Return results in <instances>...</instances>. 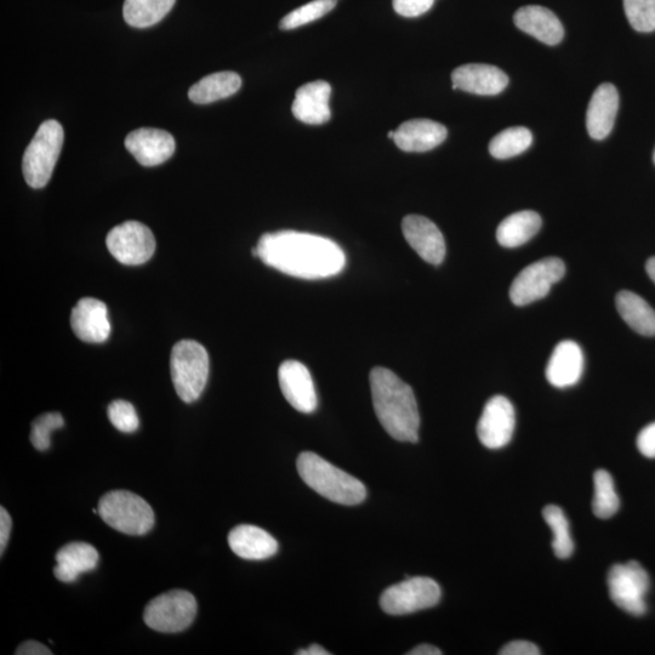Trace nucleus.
Here are the masks:
<instances>
[{"mask_svg": "<svg viewBox=\"0 0 655 655\" xmlns=\"http://www.w3.org/2000/svg\"><path fill=\"white\" fill-rule=\"evenodd\" d=\"M258 258L288 276L323 279L345 269L344 250L332 239L296 231L266 233L259 239Z\"/></svg>", "mask_w": 655, "mask_h": 655, "instance_id": "f257e3e1", "label": "nucleus"}, {"mask_svg": "<svg viewBox=\"0 0 655 655\" xmlns=\"http://www.w3.org/2000/svg\"><path fill=\"white\" fill-rule=\"evenodd\" d=\"M369 381L375 414L387 434L400 442L417 443L420 414L412 387L383 367L374 368Z\"/></svg>", "mask_w": 655, "mask_h": 655, "instance_id": "f03ea898", "label": "nucleus"}, {"mask_svg": "<svg viewBox=\"0 0 655 655\" xmlns=\"http://www.w3.org/2000/svg\"><path fill=\"white\" fill-rule=\"evenodd\" d=\"M296 465L307 486L333 503L358 505L367 498L366 486L360 480L328 463L320 455L301 453Z\"/></svg>", "mask_w": 655, "mask_h": 655, "instance_id": "7ed1b4c3", "label": "nucleus"}, {"mask_svg": "<svg viewBox=\"0 0 655 655\" xmlns=\"http://www.w3.org/2000/svg\"><path fill=\"white\" fill-rule=\"evenodd\" d=\"M64 128L58 121L49 119L39 127L27 146L22 172L32 189H43L53 176L56 163L64 146Z\"/></svg>", "mask_w": 655, "mask_h": 655, "instance_id": "20e7f679", "label": "nucleus"}, {"mask_svg": "<svg viewBox=\"0 0 655 655\" xmlns=\"http://www.w3.org/2000/svg\"><path fill=\"white\" fill-rule=\"evenodd\" d=\"M170 372L178 396L185 403L201 397L209 378V355L195 340H181L173 347Z\"/></svg>", "mask_w": 655, "mask_h": 655, "instance_id": "39448f33", "label": "nucleus"}, {"mask_svg": "<svg viewBox=\"0 0 655 655\" xmlns=\"http://www.w3.org/2000/svg\"><path fill=\"white\" fill-rule=\"evenodd\" d=\"M99 515L108 526L128 535H145L155 526V512L140 495L128 491L107 493L99 501Z\"/></svg>", "mask_w": 655, "mask_h": 655, "instance_id": "423d86ee", "label": "nucleus"}, {"mask_svg": "<svg viewBox=\"0 0 655 655\" xmlns=\"http://www.w3.org/2000/svg\"><path fill=\"white\" fill-rule=\"evenodd\" d=\"M197 611V601L191 592L172 590L148 603L144 620L152 630L163 634H176L190 628L196 619Z\"/></svg>", "mask_w": 655, "mask_h": 655, "instance_id": "0eeeda50", "label": "nucleus"}, {"mask_svg": "<svg viewBox=\"0 0 655 655\" xmlns=\"http://www.w3.org/2000/svg\"><path fill=\"white\" fill-rule=\"evenodd\" d=\"M648 573L640 563L631 561L615 565L608 574L609 596L615 605L629 614L641 617L647 612Z\"/></svg>", "mask_w": 655, "mask_h": 655, "instance_id": "6e6552de", "label": "nucleus"}, {"mask_svg": "<svg viewBox=\"0 0 655 655\" xmlns=\"http://www.w3.org/2000/svg\"><path fill=\"white\" fill-rule=\"evenodd\" d=\"M442 590L434 579L408 578L386 589L380 597V606L390 615H404L424 611L438 605Z\"/></svg>", "mask_w": 655, "mask_h": 655, "instance_id": "1a4fd4ad", "label": "nucleus"}, {"mask_svg": "<svg viewBox=\"0 0 655 655\" xmlns=\"http://www.w3.org/2000/svg\"><path fill=\"white\" fill-rule=\"evenodd\" d=\"M566 265L561 259L548 258L534 262L520 272L510 288V299L516 306H526L544 299L552 286L565 277Z\"/></svg>", "mask_w": 655, "mask_h": 655, "instance_id": "9d476101", "label": "nucleus"}, {"mask_svg": "<svg viewBox=\"0 0 655 655\" xmlns=\"http://www.w3.org/2000/svg\"><path fill=\"white\" fill-rule=\"evenodd\" d=\"M108 252L123 265L145 264L155 254L156 238L139 221H127L112 229L106 238Z\"/></svg>", "mask_w": 655, "mask_h": 655, "instance_id": "9b49d317", "label": "nucleus"}, {"mask_svg": "<svg viewBox=\"0 0 655 655\" xmlns=\"http://www.w3.org/2000/svg\"><path fill=\"white\" fill-rule=\"evenodd\" d=\"M516 426L515 408L508 398L494 396L484 406L477 425V435L484 447L500 449L508 446Z\"/></svg>", "mask_w": 655, "mask_h": 655, "instance_id": "f8f14e48", "label": "nucleus"}, {"mask_svg": "<svg viewBox=\"0 0 655 655\" xmlns=\"http://www.w3.org/2000/svg\"><path fill=\"white\" fill-rule=\"evenodd\" d=\"M279 386L290 406L300 413L315 412L318 404L310 370L299 361H286L278 370Z\"/></svg>", "mask_w": 655, "mask_h": 655, "instance_id": "ddd939ff", "label": "nucleus"}, {"mask_svg": "<svg viewBox=\"0 0 655 655\" xmlns=\"http://www.w3.org/2000/svg\"><path fill=\"white\" fill-rule=\"evenodd\" d=\"M404 238L421 259L441 265L446 258V241L435 222L420 215H408L402 221Z\"/></svg>", "mask_w": 655, "mask_h": 655, "instance_id": "4468645a", "label": "nucleus"}, {"mask_svg": "<svg viewBox=\"0 0 655 655\" xmlns=\"http://www.w3.org/2000/svg\"><path fill=\"white\" fill-rule=\"evenodd\" d=\"M125 147L144 167H157L174 155L175 140L168 131L141 128L131 131L125 139Z\"/></svg>", "mask_w": 655, "mask_h": 655, "instance_id": "2eb2a0df", "label": "nucleus"}, {"mask_svg": "<svg viewBox=\"0 0 655 655\" xmlns=\"http://www.w3.org/2000/svg\"><path fill=\"white\" fill-rule=\"evenodd\" d=\"M71 326L74 334L85 343H105L111 334L106 304L95 298L79 300L72 310Z\"/></svg>", "mask_w": 655, "mask_h": 655, "instance_id": "dca6fc26", "label": "nucleus"}, {"mask_svg": "<svg viewBox=\"0 0 655 655\" xmlns=\"http://www.w3.org/2000/svg\"><path fill=\"white\" fill-rule=\"evenodd\" d=\"M453 89L466 93L494 96L504 91L509 77L500 68L487 64H467L452 73Z\"/></svg>", "mask_w": 655, "mask_h": 655, "instance_id": "f3484780", "label": "nucleus"}, {"mask_svg": "<svg viewBox=\"0 0 655 655\" xmlns=\"http://www.w3.org/2000/svg\"><path fill=\"white\" fill-rule=\"evenodd\" d=\"M584 370V355L582 347L572 340H565L552 352L546 379L557 389H566L579 383Z\"/></svg>", "mask_w": 655, "mask_h": 655, "instance_id": "a211bd4d", "label": "nucleus"}, {"mask_svg": "<svg viewBox=\"0 0 655 655\" xmlns=\"http://www.w3.org/2000/svg\"><path fill=\"white\" fill-rule=\"evenodd\" d=\"M448 130L431 119H410L395 130L393 141L404 152H427L443 144Z\"/></svg>", "mask_w": 655, "mask_h": 655, "instance_id": "6ab92c4d", "label": "nucleus"}, {"mask_svg": "<svg viewBox=\"0 0 655 655\" xmlns=\"http://www.w3.org/2000/svg\"><path fill=\"white\" fill-rule=\"evenodd\" d=\"M332 87L328 82L306 83L296 90L292 106L293 115L300 122L310 125L327 123L332 117L329 99Z\"/></svg>", "mask_w": 655, "mask_h": 655, "instance_id": "aec40b11", "label": "nucleus"}, {"mask_svg": "<svg viewBox=\"0 0 655 655\" xmlns=\"http://www.w3.org/2000/svg\"><path fill=\"white\" fill-rule=\"evenodd\" d=\"M619 110V94L611 83L595 90L586 113V128L592 139L603 140L612 133Z\"/></svg>", "mask_w": 655, "mask_h": 655, "instance_id": "412c9836", "label": "nucleus"}, {"mask_svg": "<svg viewBox=\"0 0 655 655\" xmlns=\"http://www.w3.org/2000/svg\"><path fill=\"white\" fill-rule=\"evenodd\" d=\"M517 28L546 45H557L565 37V28L551 10L540 5H527L516 11Z\"/></svg>", "mask_w": 655, "mask_h": 655, "instance_id": "4be33fe9", "label": "nucleus"}, {"mask_svg": "<svg viewBox=\"0 0 655 655\" xmlns=\"http://www.w3.org/2000/svg\"><path fill=\"white\" fill-rule=\"evenodd\" d=\"M229 545L238 557L248 561L267 560L278 551V541L269 532L252 524L233 528L229 534Z\"/></svg>", "mask_w": 655, "mask_h": 655, "instance_id": "5701e85b", "label": "nucleus"}, {"mask_svg": "<svg viewBox=\"0 0 655 655\" xmlns=\"http://www.w3.org/2000/svg\"><path fill=\"white\" fill-rule=\"evenodd\" d=\"M55 577L62 583L76 582L79 575L98 567L99 552L93 545L76 541L64 546L56 554Z\"/></svg>", "mask_w": 655, "mask_h": 655, "instance_id": "b1692460", "label": "nucleus"}, {"mask_svg": "<svg viewBox=\"0 0 655 655\" xmlns=\"http://www.w3.org/2000/svg\"><path fill=\"white\" fill-rule=\"evenodd\" d=\"M242 87V78L236 72H218L209 74L192 85L189 98L199 105L213 104L235 95Z\"/></svg>", "mask_w": 655, "mask_h": 655, "instance_id": "393cba45", "label": "nucleus"}, {"mask_svg": "<svg viewBox=\"0 0 655 655\" xmlns=\"http://www.w3.org/2000/svg\"><path fill=\"white\" fill-rule=\"evenodd\" d=\"M541 227V218L532 210H523L508 216L498 227L497 239L504 248H517L531 241Z\"/></svg>", "mask_w": 655, "mask_h": 655, "instance_id": "a878e982", "label": "nucleus"}, {"mask_svg": "<svg viewBox=\"0 0 655 655\" xmlns=\"http://www.w3.org/2000/svg\"><path fill=\"white\" fill-rule=\"evenodd\" d=\"M619 315L631 329L643 336L655 335V311L645 299L628 290L617 295Z\"/></svg>", "mask_w": 655, "mask_h": 655, "instance_id": "bb28decb", "label": "nucleus"}, {"mask_svg": "<svg viewBox=\"0 0 655 655\" xmlns=\"http://www.w3.org/2000/svg\"><path fill=\"white\" fill-rule=\"evenodd\" d=\"M175 2L176 0H125L124 20L135 28L155 26L170 13Z\"/></svg>", "mask_w": 655, "mask_h": 655, "instance_id": "cd10ccee", "label": "nucleus"}, {"mask_svg": "<svg viewBox=\"0 0 655 655\" xmlns=\"http://www.w3.org/2000/svg\"><path fill=\"white\" fill-rule=\"evenodd\" d=\"M533 135L523 127H514L500 131L489 144V152L494 158L509 159L520 156L532 146Z\"/></svg>", "mask_w": 655, "mask_h": 655, "instance_id": "c85d7f7f", "label": "nucleus"}, {"mask_svg": "<svg viewBox=\"0 0 655 655\" xmlns=\"http://www.w3.org/2000/svg\"><path fill=\"white\" fill-rule=\"evenodd\" d=\"M543 516L554 534L552 549H554L555 555L561 560H566L573 554L574 543L565 512L556 505H548L543 511Z\"/></svg>", "mask_w": 655, "mask_h": 655, "instance_id": "c756f323", "label": "nucleus"}, {"mask_svg": "<svg viewBox=\"0 0 655 655\" xmlns=\"http://www.w3.org/2000/svg\"><path fill=\"white\" fill-rule=\"evenodd\" d=\"M595 497L592 510L598 518H611L617 514L620 500L615 492L613 477L606 470H598L594 475Z\"/></svg>", "mask_w": 655, "mask_h": 655, "instance_id": "7c9ffc66", "label": "nucleus"}, {"mask_svg": "<svg viewBox=\"0 0 655 655\" xmlns=\"http://www.w3.org/2000/svg\"><path fill=\"white\" fill-rule=\"evenodd\" d=\"M336 2L338 0H313L284 16L279 27L281 30L290 31L309 25L329 14L336 7Z\"/></svg>", "mask_w": 655, "mask_h": 655, "instance_id": "2f4dec72", "label": "nucleus"}, {"mask_svg": "<svg viewBox=\"0 0 655 655\" xmlns=\"http://www.w3.org/2000/svg\"><path fill=\"white\" fill-rule=\"evenodd\" d=\"M626 17L637 32L655 31V0H623Z\"/></svg>", "mask_w": 655, "mask_h": 655, "instance_id": "473e14b6", "label": "nucleus"}, {"mask_svg": "<svg viewBox=\"0 0 655 655\" xmlns=\"http://www.w3.org/2000/svg\"><path fill=\"white\" fill-rule=\"evenodd\" d=\"M65 420L60 413H47L33 421L31 442L39 452L48 451L51 444V432L64 427Z\"/></svg>", "mask_w": 655, "mask_h": 655, "instance_id": "72a5a7b5", "label": "nucleus"}, {"mask_svg": "<svg viewBox=\"0 0 655 655\" xmlns=\"http://www.w3.org/2000/svg\"><path fill=\"white\" fill-rule=\"evenodd\" d=\"M107 414L111 424L124 434H133L139 429V415L136 413L133 404L127 401H113L108 406Z\"/></svg>", "mask_w": 655, "mask_h": 655, "instance_id": "f704fd0d", "label": "nucleus"}, {"mask_svg": "<svg viewBox=\"0 0 655 655\" xmlns=\"http://www.w3.org/2000/svg\"><path fill=\"white\" fill-rule=\"evenodd\" d=\"M435 0H393V9L404 17H418L434 7Z\"/></svg>", "mask_w": 655, "mask_h": 655, "instance_id": "c9c22d12", "label": "nucleus"}, {"mask_svg": "<svg viewBox=\"0 0 655 655\" xmlns=\"http://www.w3.org/2000/svg\"><path fill=\"white\" fill-rule=\"evenodd\" d=\"M637 447L645 457L655 459V423L649 424L640 432Z\"/></svg>", "mask_w": 655, "mask_h": 655, "instance_id": "e433bc0d", "label": "nucleus"}, {"mask_svg": "<svg viewBox=\"0 0 655 655\" xmlns=\"http://www.w3.org/2000/svg\"><path fill=\"white\" fill-rule=\"evenodd\" d=\"M500 655H539L540 649L532 642L512 641L501 648Z\"/></svg>", "mask_w": 655, "mask_h": 655, "instance_id": "4c0bfd02", "label": "nucleus"}, {"mask_svg": "<svg viewBox=\"0 0 655 655\" xmlns=\"http://www.w3.org/2000/svg\"><path fill=\"white\" fill-rule=\"evenodd\" d=\"M11 527H13V521H11L9 512L2 506L0 508V555L2 556L7 549Z\"/></svg>", "mask_w": 655, "mask_h": 655, "instance_id": "58836bf2", "label": "nucleus"}, {"mask_svg": "<svg viewBox=\"0 0 655 655\" xmlns=\"http://www.w3.org/2000/svg\"><path fill=\"white\" fill-rule=\"evenodd\" d=\"M16 655H51L53 652L49 648L37 641H27L17 648Z\"/></svg>", "mask_w": 655, "mask_h": 655, "instance_id": "ea45409f", "label": "nucleus"}, {"mask_svg": "<svg viewBox=\"0 0 655 655\" xmlns=\"http://www.w3.org/2000/svg\"><path fill=\"white\" fill-rule=\"evenodd\" d=\"M442 652L435 646L420 645L408 652V655H441Z\"/></svg>", "mask_w": 655, "mask_h": 655, "instance_id": "a19ab883", "label": "nucleus"}, {"mask_svg": "<svg viewBox=\"0 0 655 655\" xmlns=\"http://www.w3.org/2000/svg\"><path fill=\"white\" fill-rule=\"evenodd\" d=\"M298 655H329L330 653L327 649H324L320 645H312L306 649H300L299 652H296Z\"/></svg>", "mask_w": 655, "mask_h": 655, "instance_id": "79ce46f5", "label": "nucleus"}, {"mask_svg": "<svg viewBox=\"0 0 655 655\" xmlns=\"http://www.w3.org/2000/svg\"><path fill=\"white\" fill-rule=\"evenodd\" d=\"M646 270L649 278L655 283V256L647 261Z\"/></svg>", "mask_w": 655, "mask_h": 655, "instance_id": "37998d69", "label": "nucleus"}, {"mask_svg": "<svg viewBox=\"0 0 655 655\" xmlns=\"http://www.w3.org/2000/svg\"><path fill=\"white\" fill-rule=\"evenodd\" d=\"M387 136H389V138L393 140V136H395V131L393 130L389 131V134H387Z\"/></svg>", "mask_w": 655, "mask_h": 655, "instance_id": "c03bdc74", "label": "nucleus"}, {"mask_svg": "<svg viewBox=\"0 0 655 655\" xmlns=\"http://www.w3.org/2000/svg\"><path fill=\"white\" fill-rule=\"evenodd\" d=\"M653 161L655 163V150H654V153H653Z\"/></svg>", "mask_w": 655, "mask_h": 655, "instance_id": "a18cd8bd", "label": "nucleus"}]
</instances>
